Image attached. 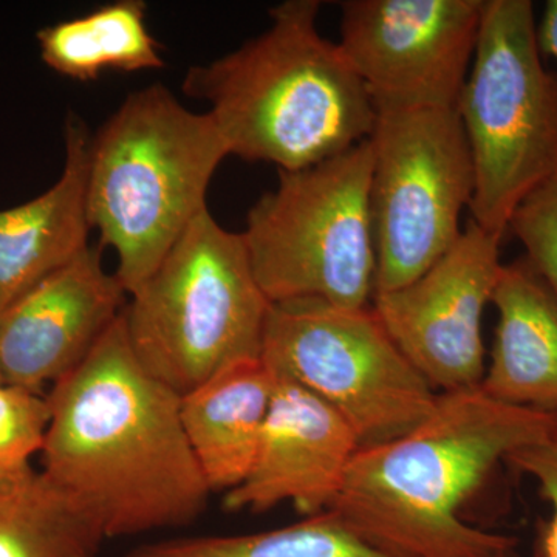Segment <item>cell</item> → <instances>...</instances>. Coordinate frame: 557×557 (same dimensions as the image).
Wrapping results in <instances>:
<instances>
[{"instance_id": "2", "label": "cell", "mask_w": 557, "mask_h": 557, "mask_svg": "<svg viewBox=\"0 0 557 557\" xmlns=\"http://www.w3.org/2000/svg\"><path fill=\"white\" fill-rule=\"evenodd\" d=\"M557 431V413L520 408L482 387L442 392L416 428L362 446L329 509L388 557H493L516 539L463 522L460 508L512 454Z\"/></svg>"}, {"instance_id": "24", "label": "cell", "mask_w": 557, "mask_h": 557, "mask_svg": "<svg viewBox=\"0 0 557 557\" xmlns=\"http://www.w3.org/2000/svg\"><path fill=\"white\" fill-rule=\"evenodd\" d=\"M493 557H515V549H511V552L502 553V555L493 556Z\"/></svg>"}, {"instance_id": "8", "label": "cell", "mask_w": 557, "mask_h": 557, "mask_svg": "<svg viewBox=\"0 0 557 557\" xmlns=\"http://www.w3.org/2000/svg\"><path fill=\"white\" fill-rule=\"evenodd\" d=\"M262 361L332 406L359 445L406 434L435 408L438 392L403 355L372 307L321 300L271 304Z\"/></svg>"}, {"instance_id": "5", "label": "cell", "mask_w": 557, "mask_h": 557, "mask_svg": "<svg viewBox=\"0 0 557 557\" xmlns=\"http://www.w3.org/2000/svg\"><path fill=\"white\" fill-rule=\"evenodd\" d=\"M124 309L143 368L180 397L234 362L260 358L271 302L242 233L203 209Z\"/></svg>"}, {"instance_id": "15", "label": "cell", "mask_w": 557, "mask_h": 557, "mask_svg": "<svg viewBox=\"0 0 557 557\" xmlns=\"http://www.w3.org/2000/svg\"><path fill=\"white\" fill-rule=\"evenodd\" d=\"M498 321L480 387L507 405L557 413V299L527 258L502 267Z\"/></svg>"}, {"instance_id": "6", "label": "cell", "mask_w": 557, "mask_h": 557, "mask_svg": "<svg viewBox=\"0 0 557 557\" xmlns=\"http://www.w3.org/2000/svg\"><path fill=\"white\" fill-rule=\"evenodd\" d=\"M457 112L474 163L471 220L504 239L519 205L557 174V72L545 67L533 2H483Z\"/></svg>"}, {"instance_id": "23", "label": "cell", "mask_w": 557, "mask_h": 557, "mask_svg": "<svg viewBox=\"0 0 557 557\" xmlns=\"http://www.w3.org/2000/svg\"><path fill=\"white\" fill-rule=\"evenodd\" d=\"M537 38L542 54L557 62V0L545 3L544 14L537 24Z\"/></svg>"}, {"instance_id": "7", "label": "cell", "mask_w": 557, "mask_h": 557, "mask_svg": "<svg viewBox=\"0 0 557 557\" xmlns=\"http://www.w3.org/2000/svg\"><path fill=\"white\" fill-rule=\"evenodd\" d=\"M369 139L299 171L249 209L244 236L252 270L271 304L313 299L366 309L375 293Z\"/></svg>"}, {"instance_id": "16", "label": "cell", "mask_w": 557, "mask_h": 557, "mask_svg": "<svg viewBox=\"0 0 557 557\" xmlns=\"http://www.w3.org/2000/svg\"><path fill=\"white\" fill-rule=\"evenodd\" d=\"M273 388L271 370L262 358H252L183 395V426L212 493H228L248 478Z\"/></svg>"}, {"instance_id": "9", "label": "cell", "mask_w": 557, "mask_h": 557, "mask_svg": "<svg viewBox=\"0 0 557 557\" xmlns=\"http://www.w3.org/2000/svg\"><path fill=\"white\" fill-rule=\"evenodd\" d=\"M369 141L375 296L409 284L456 244L475 175L457 109L376 110Z\"/></svg>"}, {"instance_id": "19", "label": "cell", "mask_w": 557, "mask_h": 557, "mask_svg": "<svg viewBox=\"0 0 557 557\" xmlns=\"http://www.w3.org/2000/svg\"><path fill=\"white\" fill-rule=\"evenodd\" d=\"M124 557H388L355 536L332 512L293 525L236 536L153 542Z\"/></svg>"}, {"instance_id": "13", "label": "cell", "mask_w": 557, "mask_h": 557, "mask_svg": "<svg viewBox=\"0 0 557 557\" xmlns=\"http://www.w3.org/2000/svg\"><path fill=\"white\" fill-rule=\"evenodd\" d=\"M359 448L354 429L332 406L274 375L255 465L223 504L230 511L263 512L289 502L306 518L321 515L335 504Z\"/></svg>"}, {"instance_id": "22", "label": "cell", "mask_w": 557, "mask_h": 557, "mask_svg": "<svg viewBox=\"0 0 557 557\" xmlns=\"http://www.w3.org/2000/svg\"><path fill=\"white\" fill-rule=\"evenodd\" d=\"M507 463L536 480L541 496L552 505V519L541 534V556L557 557V431L544 442L512 454Z\"/></svg>"}, {"instance_id": "18", "label": "cell", "mask_w": 557, "mask_h": 557, "mask_svg": "<svg viewBox=\"0 0 557 557\" xmlns=\"http://www.w3.org/2000/svg\"><path fill=\"white\" fill-rule=\"evenodd\" d=\"M146 10L141 0H120L42 28L36 36L40 58L54 72L81 83L98 79L104 72L163 69Z\"/></svg>"}, {"instance_id": "12", "label": "cell", "mask_w": 557, "mask_h": 557, "mask_svg": "<svg viewBox=\"0 0 557 557\" xmlns=\"http://www.w3.org/2000/svg\"><path fill=\"white\" fill-rule=\"evenodd\" d=\"M101 251L87 248L0 310V383L44 394L73 372L127 306Z\"/></svg>"}, {"instance_id": "10", "label": "cell", "mask_w": 557, "mask_h": 557, "mask_svg": "<svg viewBox=\"0 0 557 557\" xmlns=\"http://www.w3.org/2000/svg\"><path fill=\"white\" fill-rule=\"evenodd\" d=\"M485 0H347L341 42L380 109H457Z\"/></svg>"}, {"instance_id": "1", "label": "cell", "mask_w": 557, "mask_h": 557, "mask_svg": "<svg viewBox=\"0 0 557 557\" xmlns=\"http://www.w3.org/2000/svg\"><path fill=\"white\" fill-rule=\"evenodd\" d=\"M42 471L106 537L190 525L209 490L182 421V397L143 368L124 311L89 357L47 394Z\"/></svg>"}, {"instance_id": "25", "label": "cell", "mask_w": 557, "mask_h": 557, "mask_svg": "<svg viewBox=\"0 0 557 557\" xmlns=\"http://www.w3.org/2000/svg\"><path fill=\"white\" fill-rule=\"evenodd\" d=\"M0 384H2V383H0Z\"/></svg>"}, {"instance_id": "11", "label": "cell", "mask_w": 557, "mask_h": 557, "mask_svg": "<svg viewBox=\"0 0 557 557\" xmlns=\"http://www.w3.org/2000/svg\"><path fill=\"white\" fill-rule=\"evenodd\" d=\"M500 242L471 220L431 269L373 296L383 327L440 394L478 387L485 375L483 317L504 267Z\"/></svg>"}, {"instance_id": "3", "label": "cell", "mask_w": 557, "mask_h": 557, "mask_svg": "<svg viewBox=\"0 0 557 557\" xmlns=\"http://www.w3.org/2000/svg\"><path fill=\"white\" fill-rule=\"evenodd\" d=\"M321 5L287 0L258 38L186 73L183 91L211 104L230 156L299 171L372 135L375 106L343 47L318 32Z\"/></svg>"}, {"instance_id": "14", "label": "cell", "mask_w": 557, "mask_h": 557, "mask_svg": "<svg viewBox=\"0 0 557 557\" xmlns=\"http://www.w3.org/2000/svg\"><path fill=\"white\" fill-rule=\"evenodd\" d=\"M90 134L65 123V164L39 197L0 211V310L89 248L87 212Z\"/></svg>"}, {"instance_id": "21", "label": "cell", "mask_w": 557, "mask_h": 557, "mask_svg": "<svg viewBox=\"0 0 557 557\" xmlns=\"http://www.w3.org/2000/svg\"><path fill=\"white\" fill-rule=\"evenodd\" d=\"M525 248V258L557 299V174L534 189L508 226Z\"/></svg>"}, {"instance_id": "17", "label": "cell", "mask_w": 557, "mask_h": 557, "mask_svg": "<svg viewBox=\"0 0 557 557\" xmlns=\"http://www.w3.org/2000/svg\"><path fill=\"white\" fill-rule=\"evenodd\" d=\"M97 519L42 469L0 472V557H98Z\"/></svg>"}, {"instance_id": "4", "label": "cell", "mask_w": 557, "mask_h": 557, "mask_svg": "<svg viewBox=\"0 0 557 557\" xmlns=\"http://www.w3.org/2000/svg\"><path fill=\"white\" fill-rule=\"evenodd\" d=\"M230 156L209 113H194L160 84L134 91L90 138L87 212L115 276L137 292L194 219L207 209Z\"/></svg>"}, {"instance_id": "20", "label": "cell", "mask_w": 557, "mask_h": 557, "mask_svg": "<svg viewBox=\"0 0 557 557\" xmlns=\"http://www.w3.org/2000/svg\"><path fill=\"white\" fill-rule=\"evenodd\" d=\"M50 420L46 394L0 384V472L30 467L46 445Z\"/></svg>"}]
</instances>
